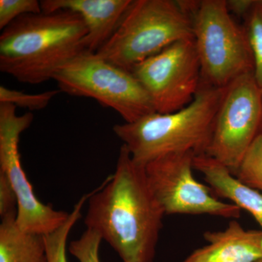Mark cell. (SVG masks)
<instances>
[{
  "label": "cell",
  "instance_id": "6da1fadb",
  "mask_svg": "<svg viewBox=\"0 0 262 262\" xmlns=\"http://www.w3.org/2000/svg\"><path fill=\"white\" fill-rule=\"evenodd\" d=\"M84 225L96 231L122 262H153L165 212L150 189L144 165L122 144L115 173L88 201Z\"/></svg>",
  "mask_w": 262,
  "mask_h": 262
},
{
  "label": "cell",
  "instance_id": "7a4b0ae2",
  "mask_svg": "<svg viewBox=\"0 0 262 262\" xmlns=\"http://www.w3.org/2000/svg\"><path fill=\"white\" fill-rule=\"evenodd\" d=\"M2 31L0 71L24 83L53 80L85 51V24L70 10L24 15Z\"/></svg>",
  "mask_w": 262,
  "mask_h": 262
},
{
  "label": "cell",
  "instance_id": "3957f363",
  "mask_svg": "<svg viewBox=\"0 0 262 262\" xmlns=\"http://www.w3.org/2000/svg\"><path fill=\"white\" fill-rule=\"evenodd\" d=\"M225 91V89L201 84L192 102L182 110L155 113L132 123L117 124L114 133L134 161L144 166L171 153L205 154Z\"/></svg>",
  "mask_w": 262,
  "mask_h": 262
},
{
  "label": "cell",
  "instance_id": "277c9868",
  "mask_svg": "<svg viewBox=\"0 0 262 262\" xmlns=\"http://www.w3.org/2000/svg\"><path fill=\"white\" fill-rule=\"evenodd\" d=\"M198 1L136 0L96 54L131 72L173 43L193 39Z\"/></svg>",
  "mask_w": 262,
  "mask_h": 262
},
{
  "label": "cell",
  "instance_id": "5b68a950",
  "mask_svg": "<svg viewBox=\"0 0 262 262\" xmlns=\"http://www.w3.org/2000/svg\"><path fill=\"white\" fill-rule=\"evenodd\" d=\"M193 37L202 84L226 89L237 77L253 72L246 32L231 16L227 0L199 1L193 15Z\"/></svg>",
  "mask_w": 262,
  "mask_h": 262
},
{
  "label": "cell",
  "instance_id": "8992f818",
  "mask_svg": "<svg viewBox=\"0 0 262 262\" xmlns=\"http://www.w3.org/2000/svg\"><path fill=\"white\" fill-rule=\"evenodd\" d=\"M61 92L91 98L132 123L155 113L152 101L128 71L95 53L82 52L53 77Z\"/></svg>",
  "mask_w": 262,
  "mask_h": 262
},
{
  "label": "cell",
  "instance_id": "52a82bcc",
  "mask_svg": "<svg viewBox=\"0 0 262 262\" xmlns=\"http://www.w3.org/2000/svg\"><path fill=\"white\" fill-rule=\"evenodd\" d=\"M262 89L253 72L237 77L225 89L205 155L220 162L233 175L259 133Z\"/></svg>",
  "mask_w": 262,
  "mask_h": 262
},
{
  "label": "cell",
  "instance_id": "ba28073f",
  "mask_svg": "<svg viewBox=\"0 0 262 262\" xmlns=\"http://www.w3.org/2000/svg\"><path fill=\"white\" fill-rule=\"evenodd\" d=\"M192 151L171 153L146 164L145 173L150 189L165 215H211L229 220L241 216L238 207L219 200L211 187L193 175Z\"/></svg>",
  "mask_w": 262,
  "mask_h": 262
},
{
  "label": "cell",
  "instance_id": "9c48e42d",
  "mask_svg": "<svg viewBox=\"0 0 262 262\" xmlns=\"http://www.w3.org/2000/svg\"><path fill=\"white\" fill-rule=\"evenodd\" d=\"M131 73L149 95L155 113H174L192 102L201 85L194 38L179 41L136 66Z\"/></svg>",
  "mask_w": 262,
  "mask_h": 262
},
{
  "label": "cell",
  "instance_id": "30bf717a",
  "mask_svg": "<svg viewBox=\"0 0 262 262\" xmlns=\"http://www.w3.org/2000/svg\"><path fill=\"white\" fill-rule=\"evenodd\" d=\"M16 108L11 103H0V172L9 179L18 198L17 225L26 232L46 235L63 225L70 213L56 211L34 194L18 149L20 134L32 125L34 115H18Z\"/></svg>",
  "mask_w": 262,
  "mask_h": 262
},
{
  "label": "cell",
  "instance_id": "8fae6325",
  "mask_svg": "<svg viewBox=\"0 0 262 262\" xmlns=\"http://www.w3.org/2000/svg\"><path fill=\"white\" fill-rule=\"evenodd\" d=\"M42 12L70 10L80 15L88 34L84 39L86 51L95 53L113 35L131 0H44Z\"/></svg>",
  "mask_w": 262,
  "mask_h": 262
},
{
  "label": "cell",
  "instance_id": "7c38bea8",
  "mask_svg": "<svg viewBox=\"0 0 262 262\" xmlns=\"http://www.w3.org/2000/svg\"><path fill=\"white\" fill-rule=\"evenodd\" d=\"M208 244L182 262H257L262 258V230L246 229L236 220L227 228L205 232Z\"/></svg>",
  "mask_w": 262,
  "mask_h": 262
},
{
  "label": "cell",
  "instance_id": "4fadbf2b",
  "mask_svg": "<svg viewBox=\"0 0 262 262\" xmlns=\"http://www.w3.org/2000/svg\"><path fill=\"white\" fill-rule=\"evenodd\" d=\"M193 166L203 174L215 194L251 213L262 230V193L241 182L225 165L208 155H195Z\"/></svg>",
  "mask_w": 262,
  "mask_h": 262
},
{
  "label": "cell",
  "instance_id": "5bb4252c",
  "mask_svg": "<svg viewBox=\"0 0 262 262\" xmlns=\"http://www.w3.org/2000/svg\"><path fill=\"white\" fill-rule=\"evenodd\" d=\"M16 219L1 220L0 262H48L44 235L22 230Z\"/></svg>",
  "mask_w": 262,
  "mask_h": 262
},
{
  "label": "cell",
  "instance_id": "9a60e30c",
  "mask_svg": "<svg viewBox=\"0 0 262 262\" xmlns=\"http://www.w3.org/2000/svg\"><path fill=\"white\" fill-rule=\"evenodd\" d=\"M92 192L84 194L74 206L65 223L51 233L44 235L47 251L48 262H68L67 261V239L71 230L82 218V210L84 203L89 201Z\"/></svg>",
  "mask_w": 262,
  "mask_h": 262
},
{
  "label": "cell",
  "instance_id": "2e32d148",
  "mask_svg": "<svg viewBox=\"0 0 262 262\" xmlns=\"http://www.w3.org/2000/svg\"><path fill=\"white\" fill-rule=\"evenodd\" d=\"M246 32L253 61V75L262 89V0H255L246 15Z\"/></svg>",
  "mask_w": 262,
  "mask_h": 262
},
{
  "label": "cell",
  "instance_id": "e0dca14e",
  "mask_svg": "<svg viewBox=\"0 0 262 262\" xmlns=\"http://www.w3.org/2000/svg\"><path fill=\"white\" fill-rule=\"evenodd\" d=\"M234 176L262 193V132L253 141Z\"/></svg>",
  "mask_w": 262,
  "mask_h": 262
},
{
  "label": "cell",
  "instance_id": "ac0fdd59",
  "mask_svg": "<svg viewBox=\"0 0 262 262\" xmlns=\"http://www.w3.org/2000/svg\"><path fill=\"white\" fill-rule=\"evenodd\" d=\"M60 90H52L40 94H26L22 91L0 86V103H11L14 106L27 108L29 111L44 110L47 107Z\"/></svg>",
  "mask_w": 262,
  "mask_h": 262
},
{
  "label": "cell",
  "instance_id": "d6986e66",
  "mask_svg": "<svg viewBox=\"0 0 262 262\" xmlns=\"http://www.w3.org/2000/svg\"><path fill=\"white\" fill-rule=\"evenodd\" d=\"M102 241L97 232L86 229L80 238L70 242L69 251L79 262H101L99 248Z\"/></svg>",
  "mask_w": 262,
  "mask_h": 262
},
{
  "label": "cell",
  "instance_id": "ffe728a7",
  "mask_svg": "<svg viewBox=\"0 0 262 262\" xmlns=\"http://www.w3.org/2000/svg\"><path fill=\"white\" fill-rule=\"evenodd\" d=\"M42 12L41 3L37 0H0V29L24 15Z\"/></svg>",
  "mask_w": 262,
  "mask_h": 262
},
{
  "label": "cell",
  "instance_id": "44dd1931",
  "mask_svg": "<svg viewBox=\"0 0 262 262\" xmlns=\"http://www.w3.org/2000/svg\"><path fill=\"white\" fill-rule=\"evenodd\" d=\"M18 198L9 179L0 172V215L2 219L17 216Z\"/></svg>",
  "mask_w": 262,
  "mask_h": 262
},
{
  "label": "cell",
  "instance_id": "7402d4cb",
  "mask_svg": "<svg viewBox=\"0 0 262 262\" xmlns=\"http://www.w3.org/2000/svg\"><path fill=\"white\" fill-rule=\"evenodd\" d=\"M254 2L255 0H227V8L229 13L245 18L252 8Z\"/></svg>",
  "mask_w": 262,
  "mask_h": 262
},
{
  "label": "cell",
  "instance_id": "603a6c76",
  "mask_svg": "<svg viewBox=\"0 0 262 262\" xmlns=\"http://www.w3.org/2000/svg\"><path fill=\"white\" fill-rule=\"evenodd\" d=\"M257 262H262V258H261V259H260L259 261H258Z\"/></svg>",
  "mask_w": 262,
  "mask_h": 262
},
{
  "label": "cell",
  "instance_id": "cb8c5ba5",
  "mask_svg": "<svg viewBox=\"0 0 262 262\" xmlns=\"http://www.w3.org/2000/svg\"><path fill=\"white\" fill-rule=\"evenodd\" d=\"M261 126H262V121H261Z\"/></svg>",
  "mask_w": 262,
  "mask_h": 262
}]
</instances>
